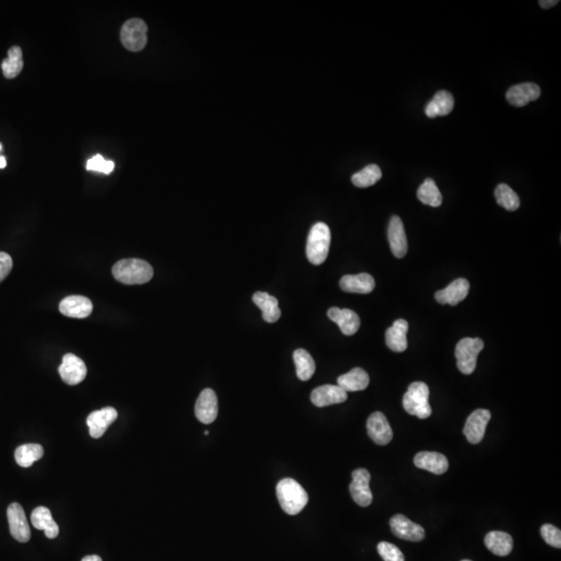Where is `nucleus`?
Segmentation results:
<instances>
[{"label": "nucleus", "mask_w": 561, "mask_h": 561, "mask_svg": "<svg viewBox=\"0 0 561 561\" xmlns=\"http://www.w3.org/2000/svg\"><path fill=\"white\" fill-rule=\"evenodd\" d=\"M277 497L283 511L291 515L301 513L309 500L305 489L293 478L279 480L277 484Z\"/></svg>", "instance_id": "nucleus-1"}, {"label": "nucleus", "mask_w": 561, "mask_h": 561, "mask_svg": "<svg viewBox=\"0 0 561 561\" xmlns=\"http://www.w3.org/2000/svg\"><path fill=\"white\" fill-rule=\"evenodd\" d=\"M117 281L127 285L145 284L153 277L151 265L141 259H124L112 267Z\"/></svg>", "instance_id": "nucleus-2"}, {"label": "nucleus", "mask_w": 561, "mask_h": 561, "mask_svg": "<svg viewBox=\"0 0 561 561\" xmlns=\"http://www.w3.org/2000/svg\"><path fill=\"white\" fill-rule=\"evenodd\" d=\"M331 246V230L324 223H317L310 230L308 236L307 254L308 260L314 265H320L328 258Z\"/></svg>", "instance_id": "nucleus-3"}, {"label": "nucleus", "mask_w": 561, "mask_h": 561, "mask_svg": "<svg viewBox=\"0 0 561 561\" xmlns=\"http://www.w3.org/2000/svg\"><path fill=\"white\" fill-rule=\"evenodd\" d=\"M404 410L420 419L429 418L431 415V406L429 404V388L422 382H415L411 384L408 391L402 400Z\"/></svg>", "instance_id": "nucleus-4"}, {"label": "nucleus", "mask_w": 561, "mask_h": 561, "mask_svg": "<svg viewBox=\"0 0 561 561\" xmlns=\"http://www.w3.org/2000/svg\"><path fill=\"white\" fill-rule=\"evenodd\" d=\"M484 347V341L480 338H464L456 344V364L462 374L469 375L475 371L478 355Z\"/></svg>", "instance_id": "nucleus-5"}, {"label": "nucleus", "mask_w": 561, "mask_h": 561, "mask_svg": "<svg viewBox=\"0 0 561 561\" xmlns=\"http://www.w3.org/2000/svg\"><path fill=\"white\" fill-rule=\"evenodd\" d=\"M148 26L141 19L128 20L121 30V41L125 48L137 52L145 48L147 44Z\"/></svg>", "instance_id": "nucleus-6"}, {"label": "nucleus", "mask_w": 561, "mask_h": 561, "mask_svg": "<svg viewBox=\"0 0 561 561\" xmlns=\"http://www.w3.org/2000/svg\"><path fill=\"white\" fill-rule=\"evenodd\" d=\"M7 515L12 536L18 542H28L32 533L23 507L19 503H12L8 507Z\"/></svg>", "instance_id": "nucleus-7"}, {"label": "nucleus", "mask_w": 561, "mask_h": 561, "mask_svg": "<svg viewBox=\"0 0 561 561\" xmlns=\"http://www.w3.org/2000/svg\"><path fill=\"white\" fill-rule=\"evenodd\" d=\"M491 417L490 411L484 409H478L468 417L464 427V435L470 443L478 444L482 441Z\"/></svg>", "instance_id": "nucleus-8"}, {"label": "nucleus", "mask_w": 561, "mask_h": 561, "mask_svg": "<svg viewBox=\"0 0 561 561\" xmlns=\"http://www.w3.org/2000/svg\"><path fill=\"white\" fill-rule=\"evenodd\" d=\"M371 475L366 469H357L353 472V482L349 492L353 501L362 507L369 506L373 500L369 482Z\"/></svg>", "instance_id": "nucleus-9"}, {"label": "nucleus", "mask_w": 561, "mask_h": 561, "mask_svg": "<svg viewBox=\"0 0 561 561\" xmlns=\"http://www.w3.org/2000/svg\"><path fill=\"white\" fill-rule=\"evenodd\" d=\"M59 372L66 384L75 386L86 379L88 369L80 357H76L73 353H67L63 357V363L59 366Z\"/></svg>", "instance_id": "nucleus-10"}, {"label": "nucleus", "mask_w": 561, "mask_h": 561, "mask_svg": "<svg viewBox=\"0 0 561 561\" xmlns=\"http://www.w3.org/2000/svg\"><path fill=\"white\" fill-rule=\"evenodd\" d=\"M390 527L394 535L410 542H421L425 538V530L422 526L414 523L406 515L397 513L390 520Z\"/></svg>", "instance_id": "nucleus-11"}, {"label": "nucleus", "mask_w": 561, "mask_h": 561, "mask_svg": "<svg viewBox=\"0 0 561 561\" xmlns=\"http://www.w3.org/2000/svg\"><path fill=\"white\" fill-rule=\"evenodd\" d=\"M367 431L372 441L377 445H387L393 439V431L389 421L381 412L370 415L367 420Z\"/></svg>", "instance_id": "nucleus-12"}, {"label": "nucleus", "mask_w": 561, "mask_h": 561, "mask_svg": "<svg viewBox=\"0 0 561 561\" xmlns=\"http://www.w3.org/2000/svg\"><path fill=\"white\" fill-rule=\"evenodd\" d=\"M196 417L200 422L210 424L217 419L219 414L217 396L213 389H205L201 392L195 408Z\"/></svg>", "instance_id": "nucleus-13"}, {"label": "nucleus", "mask_w": 561, "mask_h": 561, "mask_svg": "<svg viewBox=\"0 0 561 561\" xmlns=\"http://www.w3.org/2000/svg\"><path fill=\"white\" fill-rule=\"evenodd\" d=\"M117 418H118V412L116 409L110 408V406L90 413L86 418V424L90 429V437L94 439L101 437L106 433L108 426L112 425Z\"/></svg>", "instance_id": "nucleus-14"}, {"label": "nucleus", "mask_w": 561, "mask_h": 561, "mask_svg": "<svg viewBox=\"0 0 561 561\" xmlns=\"http://www.w3.org/2000/svg\"><path fill=\"white\" fill-rule=\"evenodd\" d=\"M540 88L533 82L517 84L511 86L506 92V100L515 108H523L529 102L535 101L540 98Z\"/></svg>", "instance_id": "nucleus-15"}, {"label": "nucleus", "mask_w": 561, "mask_h": 561, "mask_svg": "<svg viewBox=\"0 0 561 561\" xmlns=\"http://www.w3.org/2000/svg\"><path fill=\"white\" fill-rule=\"evenodd\" d=\"M469 291V282L466 279H457L443 291H437L435 297L441 305L456 306L468 297Z\"/></svg>", "instance_id": "nucleus-16"}, {"label": "nucleus", "mask_w": 561, "mask_h": 561, "mask_svg": "<svg viewBox=\"0 0 561 561\" xmlns=\"http://www.w3.org/2000/svg\"><path fill=\"white\" fill-rule=\"evenodd\" d=\"M388 239L390 248L396 258H404L408 253V238H406L404 226L400 217H393L388 228Z\"/></svg>", "instance_id": "nucleus-17"}, {"label": "nucleus", "mask_w": 561, "mask_h": 561, "mask_svg": "<svg viewBox=\"0 0 561 561\" xmlns=\"http://www.w3.org/2000/svg\"><path fill=\"white\" fill-rule=\"evenodd\" d=\"M347 392L339 386L324 385L316 388L311 393V402L317 408L342 404L347 400Z\"/></svg>", "instance_id": "nucleus-18"}, {"label": "nucleus", "mask_w": 561, "mask_h": 561, "mask_svg": "<svg viewBox=\"0 0 561 561\" xmlns=\"http://www.w3.org/2000/svg\"><path fill=\"white\" fill-rule=\"evenodd\" d=\"M414 464L417 468L426 470L435 475L446 473L449 468L447 457L437 452H419L414 457Z\"/></svg>", "instance_id": "nucleus-19"}, {"label": "nucleus", "mask_w": 561, "mask_h": 561, "mask_svg": "<svg viewBox=\"0 0 561 561\" xmlns=\"http://www.w3.org/2000/svg\"><path fill=\"white\" fill-rule=\"evenodd\" d=\"M59 311L68 317L86 318L92 313V304L88 297L71 295L61 302Z\"/></svg>", "instance_id": "nucleus-20"}, {"label": "nucleus", "mask_w": 561, "mask_h": 561, "mask_svg": "<svg viewBox=\"0 0 561 561\" xmlns=\"http://www.w3.org/2000/svg\"><path fill=\"white\" fill-rule=\"evenodd\" d=\"M328 316L332 322L338 324L341 332L346 336H353L360 328V317L355 312L349 309H339L331 308L328 311Z\"/></svg>", "instance_id": "nucleus-21"}, {"label": "nucleus", "mask_w": 561, "mask_h": 561, "mask_svg": "<svg viewBox=\"0 0 561 561\" xmlns=\"http://www.w3.org/2000/svg\"><path fill=\"white\" fill-rule=\"evenodd\" d=\"M340 287L345 293L367 295L373 291L375 281L369 273L347 275L340 279Z\"/></svg>", "instance_id": "nucleus-22"}, {"label": "nucleus", "mask_w": 561, "mask_h": 561, "mask_svg": "<svg viewBox=\"0 0 561 561\" xmlns=\"http://www.w3.org/2000/svg\"><path fill=\"white\" fill-rule=\"evenodd\" d=\"M409 324L404 319H398L386 332L387 346L395 353H404L408 348Z\"/></svg>", "instance_id": "nucleus-23"}, {"label": "nucleus", "mask_w": 561, "mask_h": 561, "mask_svg": "<svg viewBox=\"0 0 561 561\" xmlns=\"http://www.w3.org/2000/svg\"><path fill=\"white\" fill-rule=\"evenodd\" d=\"M369 375L362 368H353L337 380L339 387L345 392L363 391L369 385Z\"/></svg>", "instance_id": "nucleus-24"}, {"label": "nucleus", "mask_w": 561, "mask_h": 561, "mask_svg": "<svg viewBox=\"0 0 561 561\" xmlns=\"http://www.w3.org/2000/svg\"><path fill=\"white\" fill-rule=\"evenodd\" d=\"M253 302L262 311L263 319L268 324L277 322L281 317L282 313L279 308V302L275 297H271L267 293L258 291L253 295Z\"/></svg>", "instance_id": "nucleus-25"}, {"label": "nucleus", "mask_w": 561, "mask_h": 561, "mask_svg": "<svg viewBox=\"0 0 561 561\" xmlns=\"http://www.w3.org/2000/svg\"><path fill=\"white\" fill-rule=\"evenodd\" d=\"M30 520H32V526L36 529L43 530L45 532V535L50 538V540H53V538H57V535H59V525L52 519L50 509H47V507H37L32 511Z\"/></svg>", "instance_id": "nucleus-26"}, {"label": "nucleus", "mask_w": 561, "mask_h": 561, "mask_svg": "<svg viewBox=\"0 0 561 561\" xmlns=\"http://www.w3.org/2000/svg\"><path fill=\"white\" fill-rule=\"evenodd\" d=\"M454 108V98L447 90H439L433 99L427 104L425 114L429 118H437L449 115Z\"/></svg>", "instance_id": "nucleus-27"}, {"label": "nucleus", "mask_w": 561, "mask_h": 561, "mask_svg": "<svg viewBox=\"0 0 561 561\" xmlns=\"http://www.w3.org/2000/svg\"><path fill=\"white\" fill-rule=\"evenodd\" d=\"M486 548L497 556H507L513 548V540L511 534L502 531H492L484 538Z\"/></svg>", "instance_id": "nucleus-28"}, {"label": "nucleus", "mask_w": 561, "mask_h": 561, "mask_svg": "<svg viewBox=\"0 0 561 561\" xmlns=\"http://www.w3.org/2000/svg\"><path fill=\"white\" fill-rule=\"evenodd\" d=\"M293 361L297 367V377L303 382L309 381L316 370L315 362L311 355L306 349H297L293 353Z\"/></svg>", "instance_id": "nucleus-29"}, {"label": "nucleus", "mask_w": 561, "mask_h": 561, "mask_svg": "<svg viewBox=\"0 0 561 561\" xmlns=\"http://www.w3.org/2000/svg\"><path fill=\"white\" fill-rule=\"evenodd\" d=\"M44 455V449L40 444H26L19 446L15 451L16 462L22 468H30L35 462Z\"/></svg>", "instance_id": "nucleus-30"}, {"label": "nucleus", "mask_w": 561, "mask_h": 561, "mask_svg": "<svg viewBox=\"0 0 561 561\" xmlns=\"http://www.w3.org/2000/svg\"><path fill=\"white\" fill-rule=\"evenodd\" d=\"M3 75L8 79L17 77L23 69V59H22V50L20 47L13 46L9 49L8 57L1 63Z\"/></svg>", "instance_id": "nucleus-31"}, {"label": "nucleus", "mask_w": 561, "mask_h": 561, "mask_svg": "<svg viewBox=\"0 0 561 561\" xmlns=\"http://www.w3.org/2000/svg\"><path fill=\"white\" fill-rule=\"evenodd\" d=\"M417 197L423 204L431 207L441 206L442 202H443V197L433 179H426L420 185L418 192H417Z\"/></svg>", "instance_id": "nucleus-32"}, {"label": "nucleus", "mask_w": 561, "mask_h": 561, "mask_svg": "<svg viewBox=\"0 0 561 561\" xmlns=\"http://www.w3.org/2000/svg\"><path fill=\"white\" fill-rule=\"evenodd\" d=\"M382 178V170L377 164H369L351 177L353 185L360 188L372 186Z\"/></svg>", "instance_id": "nucleus-33"}, {"label": "nucleus", "mask_w": 561, "mask_h": 561, "mask_svg": "<svg viewBox=\"0 0 561 561\" xmlns=\"http://www.w3.org/2000/svg\"><path fill=\"white\" fill-rule=\"evenodd\" d=\"M497 203L509 211H515L520 207L518 195L507 184H499L495 190Z\"/></svg>", "instance_id": "nucleus-34"}, {"label": "nucleus", "mask_w": 561, "mask_h": 561, "mask_svg": "<svg viewBox=\"0 0 561 561\" xmlns=\"http://www.w3.org/2000/svg\"><path fill=\"white\" fill-rule=\"evenodd\" d=\"M115 164L112 160H106L104 156L97 155L92 156V158L86 161V170H92V172L104 173V174H110L114 170Z\"/></svg>", "instance_id": "nucleus-35"}, {"label": "nucleus", "mask_w": 561, "mask_h": 561, "mask_svg": "<svg viewBox=\"0 0 561 561\" xmlns=\"http://www.w3.org/2000/svg\"><path fill=\"white\" fill-rule=\"evenodd\" d=\"M377 551L384 561H404V553L391 542H380Z\"/></svg>", "instance_id": "nucleus-36"}, {"label": "nucleus", "mask_w": 561, "mask_h": 561, "mask_svg": "<svg viewBox=\"0 0 561 561\" xmlns=\"http://www.w3.org/2000/svg\"><path fill=\"white\" fill-rule=\"evenodd\" d=\"M540 534H542V538H544V542H546L547 544L554 547V548L560 549V529L555 527V526L551 525V524H544V525H542V527L540 528Z\"/></svg>", "instance_id": "nucleus-37"}, {"label": "nucleus", "mask_w": 561, "mask_h": 561, "mask_svg": "<svg viewBox=\"0 0 561 561\" xmlns=\"http://www.w3.org/2000/svg\"><path fill=\"white\" fill-rule=\"evenodd\" d=\"M13 268V260L7 253L0 252V283L9 275Z\"/></svg>", "instance_id": "nucleus-38"}, {"label": "nucleus", "mask_w": 561, "mask_h": 561, "mask_svg": "<svg viewBox=\"0 0 561 561\" xmlns=\"http://www.w3.org/2000/svg\"><path fill=\"white\" fill-rule=\"evenodd\" d=\"M558 3V0H540V6L542 9H550V8L554 7Z\"/></svg>", "instance_id": "nucleus-39"}, {"label": "nucleus", "mask_w": 561, "mask_h": 561, "mask_svg": "<svg viewBox=\"0 0 561 561\" xmlns=\"http://www.w3.org/2000/svg\"><path fill=\"white\" fill-rule=\"evenodd\" d=\"M81 561H102V559L98 555H88V556L83 557Z\"/></svg>", "instance_id": "nucleus-40"}, {"label": "nucleus", "mask_w": 561, "mask_h": 561, "mask_svg": "<svg viewBox=\"0 0 561 561\" xmlns=\"http://www.w3.org/2000/svg\"><path fill=\"white\" fill-rule=\"evenodd\" d=\"M209 435V431H205V435Z\"/></svg>", "instance_id": "nucleus-41"}, {"label": "nucleus", "mask_w": 561, "mask_h": 561, "mask_svg": "<svg viewBox=\"0 0 561 561\" xmlns=\"http://www.w3.org/2000/svg\"><path fill=\"white\" fill-rule=\"evenodd\" d=\"M1 150H3V145H1V144H0V151H1Z\"/></svg>", "instance_id": "nucleus-42"}, {"label": "nucleus", "mask_w": 561, "mask_h": 561, "mask_svg": "<svg viewBox=\"0 0 561 561\" xmlns=\"http://www.w3.org/2000/svg\"><path fill=\"white\" fill-rule=\"evenodd\" d=\"M462 561H471V560H466V559H464V560H462Z\"/></svg>", "instance_id": "nucleus-43"}]
</instances>
